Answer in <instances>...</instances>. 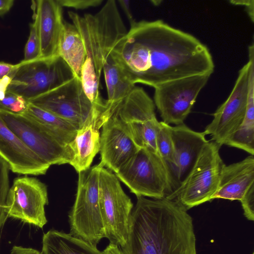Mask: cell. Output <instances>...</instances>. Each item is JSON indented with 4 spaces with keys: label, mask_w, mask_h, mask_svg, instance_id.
I'll return each mask as SVG.
<instances>
[{
    "label": "cell",
    "mask_w": 254,
    "mask_h": 254,
    "mask_svg": "<svg viewBox=\"0 0 254 254\" xmlns=\"http://www.w3.org/2000/svg\"><path fill=\"white\" fill-rule=\"evenodd\" d=\"M111 55L132 83L153 88L214 69L205 45L161 20L135 21Z\"/></svg>",
    "instance_id": "6da1fadb"
},
{
    "label": "cell",
    "mask_w": 254,
    "mask_h": 254,
    "mask_svg": "<svg viewBox=\"0 0 254 254\" xmlns=\"http://www.w3.org/2000/svg\"><path fill=\"white\" fill-rule=\"evenodd\" d=\"M192 219L179 202L137 196L124 254H196Z\"/></svg>",
    "instance_id": "7a4b0ae2"
},
{
    "label": "cell",
    "mask_w": 254,
    "mask_h": 254,
    "mask_svg": "<svg viewBox=\"0 0 254 254\" xmlns=\"http://www.w3.org/2000/svg\"><path fill=\"white\" fill-rule=\"evenodd\" d=\"M83 42L86 59L82 70L95 73L100 80L103 66L127 31L116 1L109 0L96 13L82 16L68 11Z\"/></svg>",
    "instance_id": "3957f363"
},
{
    "label": "cell",
    "mask_w": 254,
    "mask_h": 254,
    "mask_svg": "<svg viewBox=\"0 0 254 254\" xmlns=\"http://www.w3.org/2000/svg\"><path fill=\"white\" fill-rule=\"evenodd\" d=\"M115 174L136 196L161 199L176 188L170 165L159 153L145 148Z\"/></svg>",
    "instance_id": "277c9868"
},
{
    "label": "cell",
    "mask_w": 254,
    "mask_h": 254,
    "mask_svg": "<svg viewBox=\"0 0 254 254\" xmlns=\"http://www.w3.org/2000/svg\"><path fill=\"white\" fill-rule=\"evenodd\" d=\"M215 142L209 141L179 185L165 198L175 200L187 210L211 201L225 164Z\"/></svg>",
    "instance_id": "5b68a950"
},
{
    "label": "cell",
    "mask_w": 254,
    "mask_h": 254,
    "mask_svg": "<svg viewBox=\"0 0 254 254\" xmlns=\"http://www.w3.org/2000/svg\"><path fill=\"white\" fill-rule=\"evenodd\" d=\"M101 166L78 173L75 200L69 215L70 234L95 247L105 237L99 200Z\"/></svg>",
    "instance_id": "8992f818"
},
{
    "label": "cell",
    "mask_w": 254,
    "mask_h": 254,
    "mask_svg": "<svg viewBox=\"0 0 254 254\" xmlns=\"http://www.w3.org/2000/svg\"><path fill=\"white\" fill-rule=\"evenodd\" d=\"M7 91L27 102L61 85L74 77L59 56L18 63Z\"/></svg>",
    "instance_id": "52a82bcc"
},
{
    "label": "cell",
    "mask_w": 254,
    "mask_h": 254,
    "mask_svg": "<svg viewBox=\"0 0 254 254\" xmlns=\"http://www.w3.org/2000/svg\"><path fill=\"white\" fill-rule=\"evenodd\" d=\"M99 200L105 238L123 247L128 236L133 205L116 175L102 166L99 177Z\"/></svg>",
    "instance_id": "ba28073f"
},
{
    "label": "cell",
    "mask_w": 254,
    "mask_h": 254,
    "mask_svg": "<svg viewBox=\"0 0 254 254\" xmlns=\"http://www.w3.org/2000/svg\"><path fill=\"white\" fill-rule=\"evenodd\" d=\"M0 116L10 130L49 165L69 164L71 154L68 144L39 123L24 113L0 110Z\"/></svg>",
    "instance_id": "9c48e42d"
},
{
    "label": "cell",
    "mask_w": 254,
    "mask_h": 254,
    "mask_svg": "<svg viewBox=\"0 0 254 254\" xmlns=\"http://www.w3.org/2000/svg\"><path fill=\"white\" fill-rule=\"evenodd\" d=\"M211 75L188 76L154 88V103L162 121L176 126L184 124L196 99Z\"/></svg>",
    "instance_id": "30bf717a"
},
{
    "label": "cell",
    "mask_w": 254,
    "mask_h": 254,
    "mask_svg": "<svg viewBox=\"0 0 254 254\" xmlns=\"http://www.w3.org/2000/svg\"><path fill=\"white\" fill-rule=\"evenodd\" d=\"M28 102L56 115L77 129L99 113L85 94L81 80L75 76Z\"/></svg>",
    "instance_id": "8fae6325"
},
{
    "label": "cell",
    "mask_w": 254,
    "mask_h": 254,
    "mask_svg": "<svg viewBox=\"0 0 254 254\" xmlns=\"http://www.w3.org/2000/svg\"><path fill=\"white\" fill-rule=\"evenodd\" d=\"M48 204L46 185L25 175L13 181L6 201L8 217L42 228L47 223L45 207Z\"/></svg>",
    "instance_id": "7c38bea8"
},
{
    "label": "cell",
    "mask_w": 254,
    "mask_h": 254,
    "mask_svg": "<svg viewBox=\"0 0 254 254\" xmlns=\"http://www.w3.org/2000/svg\"><path fill=\"white\" fill-rule=\"evenodd\" d=\"M250 60L239 70L235 85L226 100L212 114L213 119L204 132L220 147L237 129L245 117L247 107Z\"/></svg>",
    "instance_id": "4fadbf2b"
},
{
    "label": "cell",
    "mask_w": 254,
    "mask_h": 254,
    "mask_svg": "<svg viewBox=\"0 0 254 254\" xmlns=\"http://www.w3.org/2000/svg\"><path fill=\"white\" fill-rule=\"evenodd\" d=\"M99 164L117 173L140 149L123 124L113 114L102 126Z\"/></svg>",
    "instance_id": "5bb4252c"
},
{
    "label": "cell",
    "mask_w": 254,
    "mask_h": 254,
    "mask_svg": "<svg viewBox=\"0 0 254 254\" xmlns=\"http://www.w3.org/2000/svg\"><path fill=\"white\" fill-rule=\"evenodd\" d=\"M0 157L12 172L20 175H44L50 167L10 130L0 116Z\"/></svg>",
    "instance_id": "9a60e30c"
},
{
    "label": "cell",
    "mask_w": 254,
    "mask_h": 254,
    "mask_svg": "<svg viewBox=\"0 0 254 254\" xmlns=\"http://www.w3.org/2000/svg\"><path fill=\"white\" fill-rule=\"evenodd\" d=\"M33 18L37 23L40 40V59L58 56L59 43L64 20L62 7L57 0H33Z\"/></svg>",
    "instance_id": "2e32d148"
},
{
    "label": "cell",
    "mask_w": 254,
    "mask_h": 254,
    "mask_svg": "<svg viewBox=\"0 0 254 254\" xmlns=\"http://www.w3.org/2000/svg\"><path fill=\"white\" fill-rule=\"evenodd\" d=\"M171 133L175 156L173 169L181 182L209 141L206 140L204 131L193 130L184 124L171 126Z\"/></svg>",
    "instance_id": "e0dca14e"
},
{
    "label": "cell",
    "mask_w": 254,
    "mask_h": 254,
    "mask_svg": "<svg viewBox=\"0 0 254 254\" xmlns=\"http://www.w3.org/2000/svg\"><path fill=\"white\" fill-rule=\"evenodd\" d=\"M254 184V157L250 155L243 160L223 166L217 190L211 200L223 198L241 200Z\"/></svg>",
    "instance_id": "ac0fdd59"
},
{
    "label": "cell",
    "mask_w": 254,
    "mask_h": 254,
    "mask_svg": "<svg viewBox=\"0 0 254 254\" xmlns=\"http://www.w3.org/2000/svg\"><path fill=\"white\" fill-rule=\"evenodd\" d=\"M98 118L93 115L79 128L73 139L68 144L71 154L69 164L78 173L89 168L100 151V133L97 127Z\"/></svg>",
    "instance_id": "d6986e66"
},
{
    "label": "cell",
    "mask_w": 254,
    "mask_h": 254,
    "mask_svg": "<svg viewBox=\"0 0 254 254\" xmlns=\"http://www.w3.org/2000/svg\"><path fill=\"white\" fill-rule=\"evenodd\" d=\"M58 56L70 68L75 77L81 80L86 52L81 37L75 26L64 20L58 46Z\"/></svg>",
    "instance_id": "ffe728a7"
},
{
    "label": "cell",
    "mask_w": 254,
    "mask_h": 254,
    "mask_svg": "<svg viewBox=\"0 0 254 254\" xmlns=\"http://www.w3.org/2000/svg\"><path fill=\"white\" fill-rule=\"evenodd\" d=\"M225 144L254 155V62L250 64L248 102L244 120Z\"/></svg>",
    "instance_id": "44dd1931"
},
{
    "label": "cell",
    "mask_w": 254,
    "mask_h": 254,
    "mask_svg": "<svg viewBox=\"0 0 254 254\" xmlns=\"http://www.w3.org/2000/svg\"><path fill=\"white\" fill-rule=\"evenodd\" d=\"M42 254H104L96 247L70 234L50 230L42 237Z\"/></svg>",
    "instance_id": "7402d4cb"
},
{
    "label": "cell",
    "mask_w": 254,
    "mask_h": 254,
    "mask_svg": "<svg viewBox=\"0 0 254 254\" xmlns=\"http://www.w3.org/2000/svg\"><path fill=\"white\" fill-rule=\"evenodd\" d=\"M22 113L39 123L67 144L73 139L78 129L67 121L29 102L27 103L26 109Z\"/></svg>",
    "instance_id": "603a6c76"
},
{
    "label": "cell",
    "mask_w": 254,
    "mask_h": 254,
    "mask_svg": "<svg viewBox=\"0 0 254 254\" xmlns=\"http://www.w3.org/2000/svg\"><path fill=\"white\" fill-rule=\"evenodd\" d=\"M103 70L107 91V100L109 102H115L122 100L135 86L112 55L105 63Z\"/></svg>",
    "instance_id": "cb8c5ba5"
},
{
    "label": "cell",
    "mask_w": 254,
    "mask_h": 254,
    "mask_svg": "<svg viewBox=\"0 0 254 254\" xmlns=\"http://www.w3.org/2000/svg\"><path fill=\"white\" fill-rule=\"evenodd\" d=\"M123 124L139 148H145L159 153L156 144L159 121L156 116L143 122Z\"/></svg>",
    "instance_id": "d4e9b609"
},
{
    "label": "cell",
    "mask_w": 254,
    "mask_h": 254,
    "mask_svg": "<svg viewBox=\"0 0 254 254\" xmlns=\"http://www.w3.org/2000/svg\"><path fill=\"white\" fill-rule=\"evenodd\" d=\"M171 126L163 121L159 122L156 132V144L160 155L173 168L175 156Z\"/></svg>",
    "instance_id": "484cf974"
},
{
    "label": "cell",
    "mask_w": 254,
    "mask_h": 254,
    "mask_svg": "<svg viewBox=\"0 0 254 254\" xmlns=\"http://www.w3.org/2000/svg\"><path fill=\"white\" fill-rule=\"evenodd\" d=\"M8 164L0 157V229L8 217L6 212V201L9 189Z\"/></svg>",
    "instance_id": "4316f807"
},
{
    "label": "cell",
    "mask_w": 254,
    "mask_h": 254,
    "mask_svg": "<svg viewBox=\"0 0 254 254\" xmlns=\"http://www.w3.org/2000/svg\"><path fill=\"white\" fill-rule=\"evenodd\" d=\"M30 24V33L24 48V62H29L40 58V40L36 19Z\"/></svg>",
    "instance_id": "83f0119b"
},
{
    "label": "cell",
    "mask_w": 254,
    "mask_h": 254,
    "mask_svg": "<svg viewBox=\"0 0 254 254\" xmlns=\"http://www.w3.org/2000/svg\"><path fill=\"white\" fill-rule=\"evenodd\" d=\"M27 103L21 96L7 91L4 98L0 101V111L21 114L25 111Z\"/></svg>",
    "instance_id": "f1b7e54d"
},
{
    "label": "cell",
    "mask_w": 254,
    "mask_h": 254,
    "mask_svg": "<svg viewBox=\"0 0 254 254\" xmlns=\"http://www.w3.org/2000/svg\"><path fill=\"white\" fill-rule=\"evenodd\" d=\"M245 217L249 220H254V184H252L241 199Z\"/></svg>",
    "instance_id": "f546056e"
},
{
    "label": "cell",
    "mask_w": 254,
    "mask_h": 254,
    "mask_svg": "<svg viewBox=\"0 0 254 254\" xmlns=\"http://www.w3.org/2000/svg\"><path fill=\"white\" fill-rule=\"evenodd\" d=\"M63 7H71L75 9H85L96 7L101 4L103 0H57Z\"/></svg>",
    "instance_id": "4dcf8cb0"
},
{
    "label": "cell",
    "mask_w": 254,
    "mask_h": 254,
    "mask_svg": "<svg viewBox=\"0 0 254 254\" xmlns=\"http://www.w3.org/2000/svg\"><path fill=\"white\" fill-rule=\"evenodd\" d=\"M229 2L235 5L243 6L252 22H254V1L253 0H233Z\"/></svg>",
    "instance_id": "1f68e13d"
},
{
    "label": "cell",
    "mask_w": 254,
    "mask_h": 254,
    "mask_svg": "<svg viewBox=\"0 0 254 254\" xmlns=\"http://www.w3.org/2000/svg\"><path fill=\"white\" fill-rule=\"evenodd\" d=\"M17 66V64H13L4 62H0V80L6 75L13 74Z\"/></svg>",
    "instance_id": "d6a6232c"
},
{
    "label": "cell",
    "mask_w": 254,
    "mask_h": 254,
    "mask_svg": "<svg viewBox=\"0 0 254 254\" xmlns=\"http://www.w3.org/2000/svg\"><path fill=\"white\" fill-rule=\"evenodd\" d=\"M13 74V73L6 75L0 80V101H1L5 97L11 81Z\"/></svg>",
    "instance_id": "836d02e7"
},
{
    "label": "cell",
    "mask_w": 254,
    "mask_h": 254,
    "mask_svg": "<svg viewBox=\"0 0 254 254\" xmlns=\"http://www.w3.org/2000/svg\"><path fill=\"white\" fill-rule=\"evenodd\" d=\"M10 254H42L36 249L22 246H14L10 251Z\"/></svg>",
    "instance_id": "e575fe53"
},
{
    "label": "cell",
    "mask_w": 254,
    "mask_h": 254,
    "mask_svg": "<svg viewBox=\"0 0 254 254\" xmlns=\"http://www.w3.org/2000/svg\"><path fill=\"white\" fill-rule=\"evenodd\" d=\"M118 1L121 6L122 9L123 10L124 13L126 14L127 17L129 22L130 25H131L135 21L133 19L131 12L130 7V1L127 0H119Z\"/></svg>",
    "instance_id": "d590c367"
},
{
    "label": "cell",
    "mask_w": 254,
    "mask_h": 254,
    "mask_svg": "<svg viewBox=\"0 0 254 254\" xmlns=\"http://www.w3.org/2000/svg\"><path fill=\"white\" fill-rule=\"evenodd\" d=\"M13 0H0V16L8 12L12 7Z\"/></svg>",
    "instance_id": "8d00e7d4"
},
{
    "label": "cell",
    "mask_w": 254,
    "mask_h": 254,
    "mask_svg": "<svg viewBox=\"0 0 254 254\" xmlns=\"http://www.w3.org/2000/svg\"><path fill=\"white\" fill-rule=\"evenodd\" d=\"M103 253L104 254H124L118 245L112 243H110Z\"/></svg>",
    "instance_id": "74e56055"
},
{
    "label": "cell",
    "mask_w": 254,
    "mask_h": 254,
    "mask_svg": "<svg viewBox=\"0 0 254 254\" xmlns=\"http://www.w3.org/2000/svg\"><path fill=\"white\" fill-rule=\"evenodd\" d=\"M252 254H254V253H252Z\"/></svg>",
    "instance_id": "f35d334b"
}]
</instances>
